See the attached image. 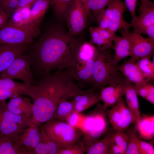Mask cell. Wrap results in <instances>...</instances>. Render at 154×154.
Returning <instances> with one entry per match:
<instances>
[{
    "label": "cell",
    "instance_id": "1",
    "mask_svg": "<svg viewBox=\"0 0 154 154\" xmlns=\"http://www.w3.org/2000/svg\"><path fill=\"white\" fill-rule=\"evenodd\" d=\"M81 43L58 27L48 28L24 52L35 79L39 81L54 70H68L75 64Z\"/></svg>",
    "mask_w": 154,
    "mask_h": 154
},
{
    "label": "cell",
    "instance_id": "2",
    "mask_svg": "<svg viewBox=\"0 0 154 154\" xmlns=\"http://www.w3.org/2000/svg\"><path fill=\"white\" fill-rule=\"evenodd\" d=\"M91 90L81 88L65 71L57 70L42 78L33 99L31 124L40 126L52 120L60 103Z\"/></svg>",
    "mask_w": 154,
    "mask_h": 154
},
{
    "label": "cell",
    "instance_id": "3",
    "mask_svg": "<svg viewBox=\"0 0 154 154\" xmlns=\"http://www.w3.org/2000/svg\"><path fill=\"white\" fill-rule=\"evenodd\" d=\"M111 49L100 50L97 48L92 87L95 90H100L109 85L117 84L125 78L117 71L114 64Z\"/></svg>",
    "mask_w": 154,
    "mask_h": 154
},
{
    "label": "cell",
    "instance_id": "4",
    "mask_svg": "<svg viewBox=\"0 0 154 154\" xmlns=\"http://www.w3.org/2000/svg\"><path fill=\"white\" fill-rule=\"evenodd\" d=\"M40 22L33 21L26 25H17L8 21L0 28V45L23 44L30 45L40 35Z\"/></svg>",
    "mask_w": 154,
    "mask_h": 154
},
{
    "label": "cell",
    "instance_id": "5",
    "mask_svg": "<svg viewBox=\"0 0 154 154\" xmlns=\"http://www.w3.org/2000/svg\"><path fill=\"white\" fill-rule=\"evenodd\" d=\"M30 125L29 117L11 112L7 108L5 100L1 101L0 132L12 140L19 148V137Z\"/></svg>",
    "mask_w": 154,
    "mask_h": 154
},
{
    "label": "cell",
    "instance_id": "6",
    "mask_svg": "<svg viewBox=\"0 0 154 154\" xmlns=\"http://www.w3.org/2000/svg\"><path fill=\"white\" fill-rule=\"evenodd\" d=\"M40 127L46 136L60 148L75 144L79 141V135L74 127L61 120L53 119Z\"/></svg>",
    "mask_w": 154,
    "mask_h": 154
},
{
    "label": "cell",
    "instance_id": "7",
    "mask_svg": "<svg viewBox=\"0 0 154 154\" xmlns=\"http://www.w3.org/2000/svg\"><path fill=\"white\" fill-rule=\"evenodd\" d=\"M106 111L99 102L95 109L86 117L84 121V145L87 148L99 140L107 132Z\"/></svg>",
    "mask_w": 154,
    "mask_h": 154
},
{
    "label": "cell",
    "instance_id": "8",
    "mask_svg": "<svg viewBox=\"0 0 154 154\" xmlns=\"http://www.w3.org/2000/svg\"><path fill=\"white\" fill-rule=\"evenodd\" d=\"M0 78L19 80L33 85H37L38 83L34 78L29 61L24 52L18 56L11 65L1 73Z\"/></svg>",
    "mask_w": 154,
    "mask_h": 154
},
{
    "label": "cell",
    "instance_id": "9",
    "mask_svg": "<svg viewBox=\"0 0 154 154\" xmlns=\"http://www.w3.org/2000/svg\"><path fill=\"white\" fill-rule=\"evenodd\" d=\"M111 106L108 114L109 121L114 130L125 132L131 124H136L135 119L122 97Z\"/></svg>",
    "mask_w": 154,
    "mask_h": 154
},
{
    "label": "cell",
    "instance_id": "10",
    "mask_svg": "<svg viewBox=\"0 0 154 154\" xmlns=\"http://www.w3.org/2000/svg\"><path fill=\"white\" fill-rule=\"evenodd\" d=\"M122 35L126 36L129 39L131 47V58L129 60L135 62L145 57H151L154 50V40L145 38L140 34L124 31L121 30Z\"/></svg>",
    "mask_w": 154,
    "mask_h": 154
},
{
    "label": "cell",
    "instance_id": "11",
    "mask_svg": "<svg viewBox=\"0 0 154 154\" xmlns=\"http://www.w3.org/2000/svg\"><path fill=\"white\" fill-rule=\"evenodd\" d=\"M90 13L80 0H73L66 18L69 33L71 35H77L84 31Z\"/></svg>",
    "mask_w": 154,
    "mask_h": 154
},
{
    "label": "cell",
    "instance_id": "12",
    "mask_svg": "<svg viewBox=\"0 0 154 154\" xmlns=\"http://www.w3.org/2000/svg\"><path fill=\"white\" fill-rule=\"evenodd\" d=\"M37 87V85L18 82L9 79H0V95L3 100L23 95L33 99Z\"/></svg>",
    "mask_w": 154,
    "mask_h": 154
},
{
    "label": "cell",
    "instance_id": "13",
    "mask_svg": "<svg viewBox=\"0 0 154 154\" xmlns=\"http://www.w3.org/2000/svg\"><path fill=\"white\" fill-rule=\"evenodd\" d=\"M108 4L110 7L112 12L111 21L107 29L109 33L113 36L119 29L130 32V23L125 21L123 18V13L127 9L124 3L122 0H111Z\"/></svg>",
    "mask_w": 154,
    "mask_h": 154
},
{
    "label": "cell",
    "instance_id": "14",
    "mask_svg": "<svg viewBox=\"0 0 154 154\" xmlns=\"http://www.w3.org/2000/svg\"><path fill=\"white\" fill-rule=\"evenodd\" d=\"M131 83L125 77L119 83L106 86L100 90L101 101L103 102L102 105L105 110L122 97Z\"/></svg>",
    "mask_w": 154,
    "mask_h": 154
},
{
    "label": "cell",
    "instance_id": "15",
    "mask_svg": "<svg viewBox=\"0 0 154 154\" xmlns=\"http://www.w3.org/2000/svg\"><path fill=\"white\" fill-rule=\"evenodd\" d=\"M40 139V126L31 124L19 137L20 149L24 154H34V150Z\"/></svg>",
    "mask_w": 154,
    "mask_h": 154
},
{
    "label": "cell",
    "instance_id": "16",
    "mask_svg": "<svg viewBox=\"0 0 154 154\" xmlns=\"http://www.w3.org/2000/svg\"><path fill=\"white\" fill-rule=\"evenodd\" d=\"M30 46L23 44L0 45V73L8 68L18 56L28 49Z\"/></svg>",
    "mask_w": 154,
    "mask_h": 154
},
{
    "label": "cell",
    "instance_id": "17",
    "mask_svg": "<svg viewBox=\"0 0 154 154\" xmlns=\"http://www.w3.org/2000/svg\"><path fill=\"white\" fill-rule=\"evenodd\" d=\"M96 56L88 60L83 67L79 69L71 68L66 71L74 81L77 82V84L82 88L85 86H92L94 67Z\"/></svg>",
    "mask_w": 154,
    "mask_h": 154
},
{
    "label": "cell",
    "instance_id": "18",
    "mask_svg": "<svg viewBox=\"0 0 154 154\" xmlns=\"http://www.w3.org/2000/svg\"><path fill=\"white\" fill-rule=\"evenodd\" d=\"M140 14L135 20L130 23L133 31L144 27L154 25V3L150 1L143 4H140Z\"/></svg>",
    "mask_w": 154,
    "mask_h": 154
},
{
    "label": "cell",
    "instance_id": "19",
    "mask_svg": "<svg viewBox=\"0 0 154 154\" xmlns=\"http://www.w3.org/2000/svg\"><path fill=\"white\" fill-rule=\"evenodd\" d=\"M31 98L22 95L10 98L7 104V108L15 114L29 117L32 114L33 106Z\"/></svg>",
    "mask_w": 154,
    "mask_h": 154
},
{
    "label": "cell",
    "instance_id": "20",
    "mask_svg": "<svg viewBox=\"0 0 154 154\" xmlns=\"http://www.w3.org/2000/svg\"><path fill=\"white\" fill-rule=\"evenodd\" d=\"M117 71L130 82L135 84L147 82L145 78L137 64L129 60L116 66Z\"/></svg>",
    "mask_w": 154,
    "mask_h": 154
},
{
    "label": "cell",
    "instance_id": "21",
    "mask_svg": "<svg viewBox=\"0 0 154 154\" xmlns=\"http://www.w3.org/2000/svg\"><path fill=\"white\" fill-rule=\"evenodd\" d=\"M119 36L116 34L112 37L113 49L114 50L113 55L114 64L116 66L123 59L131 56V47L128 38L126 36Z\"/></svg>",
    "mask_w": 154,
    "mask_h": 154
},
{
    "label": "cell",
    "instance_id": "22",
    "mask_svg": "<svg viewBox=\"0 0 154 154\" xmlns=\"http://www.w3.org/2000/svg\"><path fill=\"white\" fill-rule=\"evenodd\" d=\"M94 91L93 90L89 92L75 97L73 112L79 114L101 101L100 93Z\"/></svg>",
    "mask_w": 154,
    "mask_h": 154
},
{
    "label": "cell",
    "instance_id": "23",
    "mask_svg": "<svg viewBox=\"0 0 154 154\" xmlns=\"http://www.w3.org/2000/svg\"><path fill=\"white\" fill-rule=\"evenodd\" d=\"M97 52V48L91 42H82L78 49L76 62L73 67L77 69L83 68L88 60L96 55Z\"/></svg>",
    "mask_w": 154,
    "mask_h": 154
},
{
    "label": "cell",
    "instance_id": "24",
    "mask_svg": "<svg viewBox=\"0 0 154 154\" xmlns=\"http://www.w3.org/2000/svg\"><path fill=\"white\" fill-rule=\"evenodd\" d=\"M136 125L139 138L151 140L154 137V116L143 115L140 116L139 122Z\"/></svg>",
    "mask_w": 154,
    "mask_h": 154
},
{
    "label": "cell",
    "instance_id": "25",
    "mask_svg": "<svg viewBox=\"0 0 154 154\" xmlns=\"http://www.w3.org/2000/svg\"><path fill=\"white\" fill-rule=\"evenodd\" d=\"M116 131L112 127L108 131L106 136L86 149L87 154H110V149L112 137Z\"/></svg>",
    "mask_w": 154,
    "mask_h": 154
},
{
    "label": "cell",
    "instance_id": "26",
    "mask_svg": "<svg viewBox=\"0 0 154 154\" xmlns=\"http://www.w3.org/2000/svg\"><path fill=\"white\" fill-rule=\"evenodd\" d=\"M127 108L134 117L137 125L139 122L140 113L137 95L134 88V84L131 83L125 93Z\"/></svg>",
    "mask_w": 154,
    "mask_h": 154
},
{
    "label": "cell",
    "instance_id": "27",
    "mask_svg": "<svg viewBox=\"0 0 154 154\" xmlns=\"http://www.w3.org/2000/svg\"><path fill=\"white\" fill-rule=\"evenodd\" d=\"M40 140L34 150V154H57L59 147L46 136L40 127Z\"/></svg>",
    "mask_w": 154,
    "mask_h": 154
},
{
    "label": "cell",
    "instance_id": "28",
    "mask_svg": "<svg viewBox=\"0 0 154 154\" xmlns=\"http://www.w3.org/2000/svg\"><path fill=\"white\" fill-rule=\"evenodd\" d=\"M128 142L125 154H141L139 144V137L137 135L136 124L129 127L126 130Z\"/></svg>",
    "mask_w": 154,
    "mask_h": 154
},
{
    "label": "cell",
    "instance_id": "29",
    "mask_svg": "<svg viewBox=\"0 0 154 154\" xmlns=\"http://www.w3.org/2000/svg\"><path fill=\"white\" fill-rule=\"evenodd\" d=\"M73 0H49L56 16L60 19L66 18Z\"/></svg>",
    "mask_w": 154,
    "mask_h": 154
},
{
    "label": "cell",
    "instance_id": "30",
    "mask_svg": "<svg viewBox=\"0 0 154 154\" xmlns=\"http://www.w3.org/2000/svg\"><path fill=\"white\" fill-rule=\"evenodd\" d=\"M30 10V21L41 22L50 6L49 0H37Z\"/></svg>",
    "mask_w": 154,
    "mask_h": 154
},
{
    "label": "cell",
    "instance_id": "31",
    "mask_svg": "<svg viewBox=\"0 0 154 154\" xmlns=\"http://www.w3.org/2000/svg\"><path fill=\"white\" fill-rule=\"evenodd\" d=\"M89 31L91 35V42L96 44L97 48L100 50L112 48L113 44L112 40L105 39L102 37L95 29L91 27Z\"/></svg>",
    "mask_w": 154,
    "mask_h": 154
},
{
    "label": "cell",
    "instance_id": "32",
    "mask_svg": "<svg viewBox=\"0 0 154 154\" xmlns=\"http://www.w3.org/2000/svg\"><path fill=\"white\" fill-rule=\"evenodd\" d=\"M31 7H27L16 9L11 20L9 21L16 25H22L31 23Z\"/></svg>",
    "mask_w": 154,
    "mask_h": 154
},
{
    "label": "cell",
    "instance_id": "33",
    "mask_svg": "<svg viewBox=\"0 0 154 154\" xmlns=\"http://www.w3.org/2000/svg\"><path fill=\"white\" fill-rule=\"evenodd\" d=\"M0 154H24L10 139L0 132Z\"/></svg>",
    "mask_w": 154,
    "mask_h": 154
},
{
    "label": "cell",
    "instance_id": "34",
    "mask_svg": "<svg viewBox=\"0 0 154 154\" xmlns=\"http://www.w3.org/2000/svg\"><path fill=\"white\" fill-rule=\"evenodd\" d=\"M151 58H142L137 60L136 62L147 82L154 78V62L150 60Z\"/></svg>",
    "mask_w": 154,
    "mask_h": 154
},
{
    "label": "cell",
    "instance_id": "35",
    "mask_svg": "<svg viewBox=\"0 0 154 154\" xmlns=\"http://www.w3.org/2000/svg\"><path fill=\"white\" fill-rule=\"evenodd\" d=\"M74 108V100L72 101L66 100L62 102L58 106L53 119L55 118L62 121L66 119L68 116L73 112Z\"/></svg>",
    "mask_w": 154,
    "mask_h": 154
},
{
    "label": "cell",
    "instance_id": "36",
    "mask_svg": "<svg viewBox=\"0 0 154 154\" xmlns=\"http://www.w3.org/2000/svg\"><path fill=\"white\" fill-rule=\"evenodd\" d=\"M108 7L96 15L97 22L99 26L107 29L110 23L112 16V10L110 6L108 4Z\"/></svg>",
    "mask_w": 154,
    "mask_h": 154
},
{
    "label": "cell",
    "instance_id": "37",
    "mask_svg": "<svg viewBox=\"0 0 154 154\" xmlns=\"http://www.w3.org/2000/svg\"><path fill=\"white\" fill-rule=\"evenodd\" d=\"M111 0H88L84 6L88 12L92 11L96 15L105 9Z\"/></svg>",
    "mask_w": 154,
    "mask_h": 154
},
{
    "label": "cell",
    "instance_id": "38",
    "mask_svg": "<svg viewBox=\"0 0 154 154\" xmlns=\"http://www.w3.org/2000/svg\"><path fill=\"white\" fill-rule=\"evenodd\" d=\"M128 142V136L125 132L116 131L112 138L111 143L119 147L123 154H125Z\"/></svg>",
    "mask_w": 154,
    "mask_h": 154
},
{
    "label": "cell",
    "instance_id": "39",
    "mask_svg": "<svg viewBox=\"0 0 154 154\" xmlns=\"http://www.w3.org/2000/svg\"><path fill=\"white\" fill-rule=\"evenodd\" d=\"M86 150L84 143L79 141L72 145L60 148L57 154H82L85 152Z\"/></svg>",
    "mask_w": 154,
    "mask_h": 154
},
{
    "label": "cell",
    "instance_id": "40",
    "mask_svg": "<svg viewBox=\"0 0 154 154\" xmlns=\"http://www.w3.org/2000/svg\"><path fill=\"white\" fill-rule=\"evenodd\" d=\"M19 0H0V9L5 11L9 17L16 9Z\"/></svg>",
    "mask_w": 154,
    "mask_h": 154
},
{
    "label": "cell",
    "instance_id": "41",
    "mask_svg": "<svg viewBox=\"0 0 154 154\" xmlns=\"http://www.w3.org/2000/svg\"><path fill=\"white\" fill-rule=\"evenodd\" d=\"M153 85L145 82L134 84V87L137 95L145 99Z\"/></svg>",
    "mask_w": 154,
    "mask_h": 154
},
{
    "label": "cell",
    "instance_id": "42",
    "mask_svg": "<svg viewBox=\"0 0 154 154\" xmlns=\"http://www.w3.org/2000/svg\"><path fill=\"white\" fill-rule=\"evenodd\" d=\"M139 144L141 154H154V148L153 145L139 138Z\"/></svg>",
    "mask_w": 154,
    "mask_h": 154
},
{
    "label": "cell",
    "instance_id": "43",
    "mask_svg": "<svg viewBox=\"0 0 154 154\" xmlns=\"http://www.w3.org/2000/svg\"><path fill=\"white\" fill-rule=\"evenodd\" d=\"M124 3L127 8L128 10L132 17L131 22L134 21L136 17V7L137 4V0H124Z\"/></svg>",
    "mask_w": 154,
    "mask_h": 154
},
{
    "label": "cell",
    "instance_id": "44",
    "mask_svg": "<svg viewBox=\"0 0 154 154\" xmlns=\"http://www.w3.org/2000/svg\"><path fill=\"white\" fill-rule=\"evenodd\" d=\"M133 32L140 34H145L148 36L149 38L154 40V25L146 27Z\"/></svg>",
    "mask_w": 154,
    "mask_h": 154
},
{
    "label": "cell",
    "instance_id": "45",
    "mask_svg": "<svg viewBox=\"0 0 154 154\" xmlns=\"http://www.w3.org/2000/svg\"><path fill=\"white\" fill-rule=\"evenodd\" d=\"M78 114L74 112L71 113L66 119L68 121L67 123L73 127H75L78 119Z\"/></svg>",
    "mask_w": 154,
    "mask_h": 154
},
{
    "label": "cell",
    "instance_id": "46",
    "mask_svg": "<svg viewBox=\"0 0 154 154\" xmlns=\"http://www.w3.org/2000/svg\"><path fill=\"white\" fill-rule=\"evenodd\" d=\"M96 30L103 38L107 39L112 40V36L110 34L107 29L102 28L99 27H95Z\"/></svg>",
    "mask_w": 154,
    "mask_h": 154
},
{
    "label": "cell",
    "instance_id": "47",
    "mask_svg": "<svg viewBox=\"0 0 154 154\" xmlns=\"http://www.w3.org/2000/svg\"><path fill=\"white\" fill-rule=\"evenodd\" d=\"M36 0H19L16 9H19L27 7H31Z\"/></svg>",
    "mask_w": 154,
    "mask_h": 154
},
{
    "label": "cell",
    "instance_id": "48",
    "mask_svg": "<svg viewBox=\"0 0 154 154\" xmlns=\"http://www.w3.org/2000/svg\"><path fill=\"white\" fill-rule=\"evenodd\" d=\"M9 16L5 11L0 9V28L8 22Z\"/></svg>",
    "mask_w": 154,
    "mask_h": 154
},
{
    "label": "cell",
    "instance_id": "49",
    "mask_svg": "<svg viewBox=\"0 0 154 154\" xmlns=\"http://www.w3.org/2000/svg\"><path fill=\"white\" fill-rule=\"evenodd\" d=\"M145 99L151 104H154V86L153 85L150 88Z\"/></svg>",
    "mask_w": 154,
    "mask_h": 154
},
{
    "label": "cell",
    "instance_id": "50",
    "mask_svg": "<svg viewBox=\"0 0 154 154\" xmlns=\"http://www.w3.org/2000/svg\"><path fill=\"white\" fill-rule=\"evenodd\" d=\"M149 1V0H141V3L140 4H144Z\"/></svg>",
    "mask_w": 154,
    "mask_h": 154
},
{
    "label": "cell",
    "instance_id": "51",
    "mask_svg": "<svg viewBox=\"0 0 154 154\" xmlns=\"http://www.w3.org/2000/svg\"><path fill=\"white\" fill-rule=\"evenodd\" d=\"M85 5L88 0H80Z\"/></svg>",
    "mask_w": 154,
    "mask_h": 154
},
{
    "label": "cell",
    "instance_id": "52",
    "mask_svg": "<svg viewBox=\"0 0 154 154\" xmlns=\"http://www.w3.org/2000/svg\"><path fill=\"white\" fill-rule=\"evenodd\" d=\"M1 101H0V104Z\"/></svg>",
    "mask_w": 154,
    "mask_h": 154
},
{
    "label": "cell",
    "instance_id": "53",
    "mask_svg": "<svg viewBox=\"0 0 154 154\" xmlns=\"http://www.w3.org/2000/svg\"><path fill=\"white\" fill-rule=\"evenodd\" d=\"M1 73H0V74Z\"/></svg>",
    "mask_w": 154,
    "mask_h": 154
}]
</instances>
